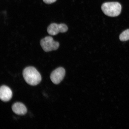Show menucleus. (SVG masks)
<instances>
[{
    "instance_id": "1",
    "label": "nucleus",
    "mask_w": 129,
    "mask_h": 129,
    "mask_svg": "<svg viewBox=\"0 0 129 129\" xmlns=\"http://www.w3.org/2000/svg\"><path fill=\"white\" fill-rule=\"evenodd\" d=\"M22 74L25 82L30 85L35 86L41 81V76L34 67H29L26 68L24 69Z\"/></svg>"
},
{
    "instance_id": "2",
    "label": "nucleus",
    "mask_w": 129,
    "mask_h": 129,
    "mask_svg": "<svg viewBox=\"0 0 129 129\" xmlns=\"http://www.w3.org/2000/svg\"><path fill=\"white\" fill-rule=\"evenodd\" d=\"M101 9L105 15L109 17H115L120 14L122 6L118 2H107L102 5Z\"/></svg>"
},
{
    "instance_id": "3",
    "label": "nucleus",
    "mask_w": 129,
    "mask_h": 129,
    "mask_svg": "<svg viewBox=\"0 0 129 129\" xmlns=\"http://www.w3.org/2000/svg\"><path fill=\"white\" fill-rule=\"evenodd\" d=\"M40 44L43 50L46 52L57 50L59 45V43L54 41L51 36L46 37L42 39Z\"/></svg>"
},
{
    "instance_id": "4",
    "label": "nucleus",
    "mask_w": 129,
    "mask_h": 129,
    "mask_svg": "<svg viewBox=\"0 0 129 129\" xmlns=\"http://www.w3.org/2000/svg\"><path fill=\"white\" fill-rule=\"evenodd\" d=\"M68 30V27L64 24H57L52 23L48 27L47 30L48 33L51 35H55L59 32L64 33Z\"/></svg>"
},
{
    "instance_id": "5",
    "label": "nucleus",
    "mask_w": 129,
    "mask_h": 129,
    "mask_svg": "<svg viewBox=\"0 0 129 129\" xmlns=\"http://www.w3.org/2000/svg\"><path fill=\"white\" fill-rule=\"evenodd\" d=\"M65 74V70L63 68H58L51 73V80L54 84H59L63 80Z\"/></svg>"
},
{
    "instance_id": "6",
    "label": "nucleus",
    "mask_w": 129,
    "mask_h": 129,
    "mask_svg": "<svg viewBox=\"0 0 129 129\" xmlns=\"http://www.w3.org/2000/svg\"><path fill=\"white\" fill-rule=\"evenodd\" d=\"M12 92L9 87L2 85L0 88V98L2 101L6 102L12 99Z\"/></svg>"
},
{
    "instance_id": "7",
    "label": "nucleus",
    "mask_w": 129,
    "mask_h": 129,
    "mask_svg": "<svg viewBox=\"0 0 129 129\" xmlns=\"http://www.w3.org/2000/svg\"><path fill=\"white\" fill-rule=\"evenodd\" d=\"M12 109L14 113L18 115H25L27 112V109L25 105L20 102L16 103L13 105Z\"/></svg>"
},
{
    "instance_id": "8",
    "label": "nucleus",
    "mask_w": 129,
    "mask_h": 129,
    "mask_svg": "<svg viewBox=\"0 0 129 129\" xmlns=\"http://www.w3.org/2000/svg\"><path fill=\"white\" fill-rule=\"evenodd\" d=\"M119 39L122 41H125L129 40V29L124 30L121 34Z\"/></svg>"
},
{
    "instance_id": "9",
    "label": "nucleus",
    "mask_w": 129,
    "mask_h": 129,
    "mask_svg": "<svg viewBox=\"0 0 129 129\" xmlns=\"http://www.w3.org/2000/svg\"><path fill=\"white\" fill-rule=\"evenodd\" d=\"M43 1L46 4H51L55 2L56 0H43Z\"/></svg>"
}]
</instances>
